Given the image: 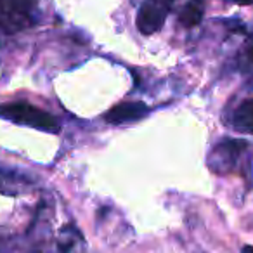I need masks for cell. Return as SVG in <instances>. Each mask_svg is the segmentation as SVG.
I'll return each mask as SVG.
<instances>
[{
  "mask_svg": "<svg viewBox=\"0 0 253 253\" xmlns=\"http://www.w3.org/2000/svg\"><path fill=\"white\" fill-rule=\"evenodd\" d=\"M241 253H253V246H245Z\"/></svg>",
  "mask_w": 253,
  "mask_h": 253,
  "instance_id": "cell-10",
  "label": "cell"
},
{
  "mask_svg": "<svg viewBox=\"0 0 253 253\" xmlns=\"http://www.w3.org/2000/svg\"><path fill=\"white\" fill-rule=\"evenodd\" d=\"M236 2H238V4H252L253 0H236Z\"/></svg>",
  "mask_w": 253,
  "mask_h": 253,
  "instance_id": "cell-11",
  "label": "cell"
},
{
  "mask_svg": "<svg viewBox=\"0 0 253 253\" xmlns=\"http://www.w3.org/2000/svg\"><path fill=\"white\" fill-rule=\"evenodd\" d=\"M0 26L7 28L9 32H11V30H12V32H16L18 28L25 26L11 12V9H9V4H7V0H0Z\"/></svg>",
  "mask_w": 253,
  "mask_h": 253,
  "instance_id": "cell-8",
  "label": "cell"
},
{
  "mask_svg": "<svg viewBox=\"0 0 253 253\" xmlns=\"http://www.w3.org/2000/svg\"><path fill=\"white\" fill-rule=\"evenodd\" d=\"M205 12V4L203 0H189L184 9L179 14V23L184 28H193V26L200 25L201 19H203Z\"/></svg>",
  "mask_w": 253,
  "mask_h": 253,
  "instance_id": "cell-6",
  "label": "cell"
},
{
  "mask_svg": "<svg viewBox=\"0 0 253 253\" xmlns=\"http://www.w3.org/2000/svg\"><path fill=\"white\" fill-rule=\"evenodd\" d=\"M173 0H148L137 16V30L142 35L156 33L165 23Z\"/></svg>",
  "mask_w": 253,
  "mask_h": 253,
  "instance_id": "cell-2",
  "label": "cell"
},
{
  "mask_svg": "<svg viewBox=\"0 0 253 253\" xmlns=\"http://www.w3.org/2000/svg\"><path fill=\"white\" fill-rule=\"evenodd\" d=\"M246 148L245 141H236V139H224L220 144H217L208 158V165L213 172L224 173L229 172L236 165L239 155Z\"/></svg>",
  "mask_w": 253,
  "mask_h": 253,
  "instance_id": "cell-3",
  "label": "cell"
},
{
  "mask_svg": "<svg viewBox=\"0 0 253 253\" xmlns=\"http://www.w3.org/2000/svg\"><path fill=\"white\" fill-rule=\"evenodd\" d=\"M248 56H250V59H252V61H253V47H252V49H250V50H248Z\"/></svg>",
  "mask_w": 253,
  "mask_h": 253,
  "instance_id": "cell-12",
  "label": "cell"
},
{
  "mask_svg": "<svg viewBox=\"0 0 253 253\" xmlns=\"http://www.w3.org/2000/svg\"><path fill=\"white\" fill-rule=\"evenodd\" d=\"M0 116L11 120V122L21 123V125H28L33 128H39V130L49 132V134L59 132V122L52 115L32 104H25V102L2 104L0 106Z\"/></svg>",
  "mask_w": 253,
  "mask_h": 253,
  "instance_id": "cell-1",
  "label": "cell"
},
{
  "mask_svg": "<svg viewBox=\"0 0 253 253\" xmlns=\"http://www.w3.org/2000/svg\"><path fill=\"white\" fill-rule=\"evenodd\" d=\"M9 9L11 12L23 23L28 25V16L33 11V7L37 5V0H7Z\"/></svg>",
  "mask_w": 253,
  "mask_h": 253,
  "instance_id": "cell-7",
  "label": "cell"
},
{
  "mask_svg": "<svg viewBox=\"0 0 253 253\" xmlns=\"http://www.w3.org/2000/svg\"><path fill=\"white\" fill-rule=\"evenodd\" d=\"M232 125L238 132L253 134V97L246 99L239 104L232 116Z\"/></svg>",
  "mask_w": 253,
  "mask_h": 253,
  "instance_id": "cell-5",
  "label": "cell"
},
{
  "mask_svg": "<svg viewBox=\"0 0 253 253\" xmlns=\"http://www.w3.org/2000/svg\"><path fill=\"white\" fill-rule=\"evenodd\" d=\"M149 113L148 106L141 101H130V102H122L116 104L106 113V122L111 125H122V123L135 122V120L144 118Z\"/></svg>",
  "mask_w": 253,
  "mask_h": 253,
  "instance_id": "cell-4",
  "label": "cell"
},
{
  "mask_svg": "<svg viewBox=\"0 0 253 253\" xmlns=\"http://www.w3.org/2000/svg\"><path fill=\"white\" fill-rule=\"evenodd\" d=\"M23 182H25V179H18L14 172H2V170H0V193L7 194V187H5L7 184L16 191V194L21 193V187L19 186H21Z\"/></svg>",
  "mask_w": 253,
  "mask_h": 253,
  "instance_id": "cell-9",
  "label": "cell"
}]
</instances>
